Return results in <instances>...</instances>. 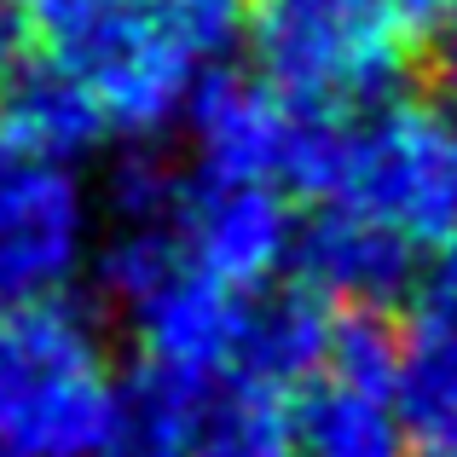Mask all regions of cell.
Returning <instances> with one entry per match:
<instances>
[{"label": "cell", "mask_w": 457, "mask_h": 457, "mask_svg": "<svg viewBox=\"0 0 457 457\" xmlns=\"http://www.w3.org/2000/svg\"><path fill=\"white\" fill-rule=\"evenodd\" d=\"M0 122L18 145L53 156V162H76L99 145L111 128H104L93 93L81 87V76L70 64H29L0 99Z\"/></svg>", "instance_id": "13"}, {"label": "cell", "mask_w": 457, "mask_h": 457, "mask_svg": "<svg viewBox=\"0 0 457 457\" xmlns=\"http://www.w3.org/2000/svg\"><path fill=\"white\" fill-rule=\"evenodd\" d=\"M179 249L197 272L237 295H255L295 261V209L278 186H209L179 197Z\"/></svg>", "instance_id": "8"}, {"label": "cell", "mask_w": 457, "mask_h": 457, "mask_svg": "<svg viewBox=\"0 0 457 457\" xmlns=\"http://www.w3.org/2000/svg\"><path fill=\"white\" fill-rule=\"evenodd\" d=\"M411 319H457V244L446 249H428L411 272Z\"/></svg>", "instance_id": "16"}, {"label": "cell", "mask_w": 457, "mask_h": 457, "mask_svg": "<svg viewBox=\"0 0 457 457\" xmlns=\"http://www.w3.org/2000/svg\"><path fill=\"white\" fill-rule=\"evenodd\" d=\"M446 35H452V53H457V0H452V12H446Z\"/></svg>", "instance_id": "21"}, {"label": "cell", "mask_w": 457, "mask_h": 457, "mask_svg": "<svg viewBox=\"0 0 457 457\" xmlns=\"http://www.w3.org/2000/svg\"><path fill=\"white\" fill-rule=\"evenodd\" d=\"M435 457H457V435L452 440H435Z\"/></svg>", "instance_id": "20"}, {"label": "cell", "mask_w": 457, "mask_h": 457, "mask_svg": "<svg viewBox=\"0 0 457 457\" xmlns=\"http://www.w3.org/2000/svg\"><path fill=\"white\" fill-rule=\"evenodd\" d=\"M290 186L388 226L417 255L446 249L457 244V111L394 93L353 116H307Z\"/></svg>", "instance_id": "1"}, {"label": "cell", "mask_w": 457, "mask_h": 457, "mask_svg": "<svg viewBox=\"0 0 457 457\" xmlns=\"http://www.w3.org/2000/svg\"><path fill=\"white\" fill-rule=\"evenodd\" d=\"M128 382L93 312L41 302L0 312V446L12 457H116Z\"/></svg>", "instance_id": "3"}, {"label": "cell", "mask_w": 457, "mask_h": 457, "mask_svg": "<svg viewBox=\"0 0 457 457\" xmlns=\"http://www.w3.org/2000/svg\"><path fill=\"white\" fill-rule=\"evenodd\" d=\"M99 284L139 336V353H145L139 377L168 388H214L237 377L255 295H237L191 267L174 220L122 226L99 249Z\"/></svg>", "instance_id": "4"}, {"label": "cell", "mask_w": 457, "mask_h": 457, "mask_svg": "<svg viewBox=\"0 0 457 457\" xmlns=\"http://www.w3.org/2000/svg\"><path fill=\"white\" fill-rule=\"evenodd\" d=\"M336 347V312L312 290H272L249 302L244 324V359L237 377L261 382V388H295V382H319Z\"/></svg>", "instance_id": "12"}, {"label": "cell", "mask_w": 457, "mask_h": 457, "mask_svg": "<svg viewBox=\"0 0 457 457\" xmlns=\"http://www.w3.org/2000/svg\"><path fill=\"white\" fill-rule=\"evenodd\" d=\"M0 457H12V452H6V446H0Z\"/></svg>", "instance_id": "23"}, {"label": "cell", "mask_w": 457, "mask_h": 457, "mask_svg": "<svg viewBox=\"0 0 457 457\" xmlns=\"http://www.w3.org/2000/svg\"><path fill=\"white\" fill-rule=\"evenodd\" d=\"M93 232L99 209L76 168L18 145L0 122V312L64 302L93 261Z\"/></svg>", "instance_id": "6"}, {"label": "cell", "mask_w": 457, "mask_h": 457, "mask_svg": "<svg viewBox=\"0 0 457 457\" xmlns=\"http://www.w3.org/2000/svg\"><path fill=\"white\" fill-rule=\"evenodd\" d=\"M411 423H405L394 382H365L324 370L307 382L295 405V457H405Z\"/></svg>", "instance_id": "10"}, {"label": "cell", "mask_w": 457, "mask_h": 457, "mask_svg": "<svg viewBox=\"0 0 457 457\" xmlns=\"http://www.w3.org/2000/svg\"><path fill=\"white\" fill-rule=\"evenodd\" d=\"M237 0H93L58 29V64L81 76L104 128L151 139L186 116L197 81L237 46Z\"/></svg>", "instance_id": "2"}, {"label": "cell", "mask_w": 457, "mask_h": 457, "mask_svg": "<svg viewBox=\"0 0 457 457\" xmlns=\"http://www.w3.org/2000/svg\"><path fill=\"white\" fill-rule=\"evenodd\" d=\"M179 122L209 186H278L295 168L307 116L284 104L261 76L209 70Z\"/></svg>", "instance_id": "7"}, {"label": "cell", "mask_w": 457, "mask_h": 457, "mask_svg": "<svg viewBox=\"0 0 457 457\" xmlns=\"http://www.w3.org/2000/svg\"><path fill=\"white\" fill-rule=\"evenodd\" d=\"M29 6L23 0H0V99L6 87L29 70Z\"/></svg>", "instance_id": "17"}, {"label": "cell", "mask_w": 457, "mask_h": 457, "mask_svg": "<svg viewBox=\"0 0 457 457\" xmlns=\"http://www.w3.org/2000/svg\"><path fill=\"white\" fill-rule=\"evenodd\" d=\"M139 457H174V452H139Z\"/></svg>", "instance_id": "22"}, {"label": "cell", "mask_w": 457, "mask_h": 457, "mask_svg": "<svg viewBox=\"0 0 457 457\" xmlns=\"http://www.w3.org/2000/svg\"><path fill=\"white\" fill-rule=\"evenodd\" d=\"M255 76L302 116H353L394 99L405 23L382 0H255L244 23Z\"/></svg>", "instance_id": "5"}, {"label": "cell", "mask_w": 457, "mask_h": 457, "mask_svg": "<svg viewBox=\"0 0 457 457\" xmlns=\"http://www.w3.org/2000/svg\"><path fill=\"white\" fill-rule=\"evenodd\" d=\"M394 400H400L411 435H457V319H411V330L400 336Z\"/></svg>", "instance_id": "14"}, {"label": "cell", "mask_w": 457, "mask_h": 457, "mask_svg": "<svg viewBox=\"0 0 457 457\" xmlns=\"http://www.w3.org/2000/svg\"><path fill=\"white\" fill-rule=\"evenodd\" d=\"M23 6H29V18H35V23H46V29L58 35L70 18H76V12H87L93 0H23Z\"/></svg>", "instance_id": "19"}, {"label": "cell", "mask_w": 457, "mask_h": 457, "mask_svg": "<svg viewBox=\"0 0 457 457\" xmlns=\"http://www.w3.org/2000/svg\"><path fill=\"white\" fill-rule=\"evenodd\" d=\"M417 261L423 255L405 237H394L388 226L347 209H319L312 226H302V237H295V267L307 272L312 295L319 302H347L353 312L405 295Z\"/></svg>", "instance_id": "9"}, {"label": "cell", "mask_w": 457, "mask_h": 457, "mask_svg": "<svg viewBox=\"0 0 457 457\" xmlns=\"http://www.w3.org/2000/svg\"><path fill=\"white\" fill-rule=\"evenodd\" d=\"M174 457H295V411L278 388L226 377L186 400Z\"/></svg>", "instance_id": "11"}, {"label": "cell", "mask_w": 457, "mask_h": 457, "mask_svg": "<svg viewBox=\"0 0 457 457\" xmlns=\"http://www.w3.org/2000/svg\"><path fill=\"white\" fill-rule=\"evenodd\" d=\"M382 6H388L405 29H417V23H446L452 0H382Z\"/></svg>", "instance_id": "18"}, {"label": "cell", "mask_w": 457, "mask_h": 457, "mask_svg": "<svg viewBox=\"0 0 457 457\" xmlns=\"http://www.w3.org/2000/svg\"><path fill=\"white\" fill-rule=\"evenodd\" d=\"M179 174L151 151H128L111 168V214L116 226H162L179 214Z\"/></svg>", "instance_id": "15"}]
</instances>
